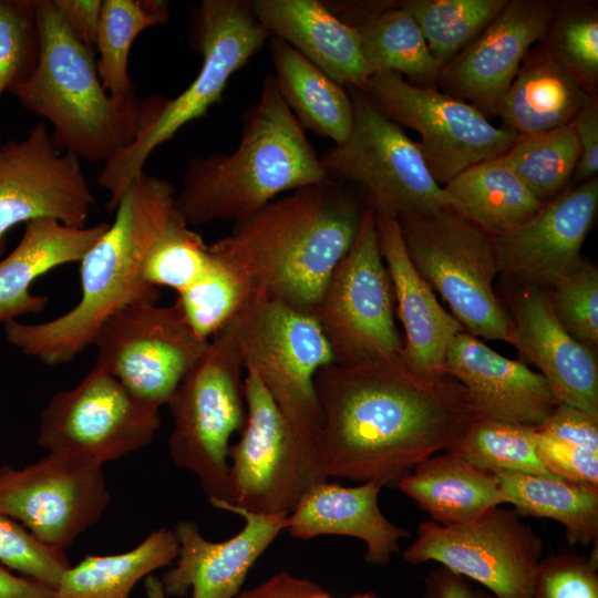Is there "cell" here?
<instances>
[{
    "label": "cell",
    "instance_id": "1",
    "mask_svg": "<svg viewBox=\"0 0 598 598\" xmlns=\"http://www.w3.org/2000/svg\"><path fill=\"white\" fill-rule=\"evenodd\" d=\"M322 423L317 454L323 475L398 484L420 462L451 450L475 408L455 379L422 378L400 357L319 370Z\"/></svg>",
    "mask_w": 598,
    "mask_h": 598
},
{
    "label": "cell",
    "instance_id": "2",
    "mask_svg": "<svg viewBox=\"0 0 598 598\" xmlns=\"http://www.w3.org/2000/svg\"><path fill=\"white\" fill-rule=\"evenodd\" d=\"M368 206L351 186L327 179L235 220L209 249L248 297L312 315L333 269L354 244Z\"/></svg>",
    "mask_w": 598,
    "mask_h": 598
},
{
    "label": "cell",
    "instance_id": "3",
    "mask_svg": "<svg viewBox=\"0 0 598 598\" xmlns=\"http://www.w3.org/2000/svg\"><path fill=\"white\" fill-rule=\"evenodd\" d=\"M176 188L164 178L136 175L125 188L112 224L80 261L81 297L62 316L41 323L4 324L8 341L48 365L72 361L93 344L103 322L120 309L159 300L142 276L143 257L177 212Z\"/></svg>",
    "mask_w": 598,
    "mask_h": 598
},
{
    "label": "cell",
    "instance_id": "4",
    "mask_svg": "<svg viewBox=\"0 0 598 598\" xmlns=\"http://www.w3.org/2000/svg\"><path fill=\"white\" fill-rule=\"evenodd\" d=\"M329 179L272 74L241 117V138L231 153L193 157L176 192L177 210L189 226L237 220L283 193Z\"/></svg>",
    "mask_w": 598,
    "mask_h": 598
},
{
    "label": "cell",
    "instance_id": "5",
    "mask_svg": "<svg viewBox=\"0 0 598 598\" xmlns=\"http://www.w3.org/2000/svg\"><path fill=\"white\" fill-rule=\"evenodd\" d=\"M41 50L33 73L9 90L20 104L45 118L55 148L80 161L105 163L128 146L152 111V97L111 95L92 48L65 25L52 0H35Z\"/></svg>",
    "mask_w": 598,
    "mask_h": 598
},
{
    "label": "cell",
    "instance_id": "6",
    "mask_svg": "<svg viewBox=\"0 0 598 598\" xmlns=\"http://www.w3.org/2000/svg\"><path fill=\"white\" fill-rule=\"evenodd\" d=\"M195 22V39L203 56L198 74L174 99L153 96L150 118L128 146L104 163L97 176V184L110 195V210L144 171L151 154L220 102L230 76L271 39L255 17L250 1L203 0Z\"/></svg>",
    "mask_w": 598,
    "mask_h": 598
},
{
    "label": "cell",
    "instance_id": "7",
    "mask_svg": "<svg viewBox=\"0 0 598 598\" xmlns=\"http://www.w3.org/2000/svg\"><path fill=\"white\" fill-rule=\"evenodd\" d=\"M241 357L225 326L176 388L167 403L173 417L168 453L192 472L210 504H231L230 439L247 420Z\"/></svg>",
    "mask_w": 598,
    "mask_h": 598
},
{
    "label": "cell",
    "instance_id": "8",
    "mask_svg": "<svg viewBox=\"0 0 598 598\" xmlns=\"http://www.w3.org/2000/svg\"><path fill=\"white\" fill-rule=\"evenodd\" d=\"M226 327L245 370L257 374L318 458L322 416L315 379L334 358L317 320L282 302L247 297Z\"/></svg>",
    "mask_w": 598,
    "mask_h": 598
},
{
    "label": "cell",
    "instance_id": "9",
    "mask_svg": "<svg viewBox=\"0 0 598 598\" xmlns=\"http://www.w3.org/2000/svg\"><path fill=\"white\" fill-rule=\"evenodd\" d=\"M406 254L466 332L512 344V321L493 281V236L450 208L398 219Z\"/></svg>",
    "mask_w": 598,
    "mask_h": 598
},
{
    "label": "cell",
    "instance_id": "10",
    "mask_svg": "<svg viewBox=\"0 0 598 598\" xmlns=\"http://www.w3.org/2000/svg\"><path fill=\"white\" fill-rule=\"evenodd\" d=\"M346 87L353 123L348 137L320 156L328 178L361 190L377 215L413 218L447 208L417 142L362 91Z\"/></svg>",
    "mask_w": 598,
    "mask_h": 598
},
{
    "label": "cell",
    "instance_id": "11",
    "mask_svg": "<svg viewBox=\"0 0 598 598\" xmlns=\"http://www.w3.org/2000/svg\"><path fill=\"white\" fill-rule=\"evenodd\" d=\"M395 312L375 213L368 206L354 244L333 269L312 316L334 363L354 365L401 355L403 338L395 326Z\"/></svg>",
    "mask_w": 598,
    "mask_h": 598
},
{
    "label": "cell",
    "instance_id": "12",
    "mask_svg": "<svg viewBox=\"0 0 598 598\" xmlns=\"http://www.w3.org/2000/svg\"><path fill=\"white\" fill-rule=\"evenodd\" d=\"M244 391L246 424L228 452L230 505L254 514L291 513L328 478L313 450L250 370H245Z\"/></svg>",
    "mask_w": 598,
    "mask_h": 598
},
{
    "label": "cell",
    "instance_id": "13",
    "mask_svg": "<svg viewBox=\"0 0 598 598\" xmlns=\"http://www.w3.org/2000/svg\"><path fill=\"white\" fill-rule=\"evenodd\" d=\"M362 92L389 118L420 135L423 158L441 186L475 164L502 156L518 140L474 105L394 72L370 75Z\"/></svg>",
    "mask_w": 598,
    "mask_h": 598
},
{
    "label": "cell",
    "instance_id": "14",
    "mask_svg": "<svg viewBox=\"0 0 598 598\" xmlns=\"http://www.w3.org/2000/svg\"><path fill=\"white\" fill-rule=\"evenodd\" d=\"M208 343L189 326L177 301L128 305L110 316L93 340L95 364L156 409L167 405Z\"/></svg>",
    "mask_w": 598,
    "mask_h": 598
},
{
    "label": "cell",
    "instance_id": "15",
    "mask_svg": "<svg viewBox=\"0 0 598 598\" xmlns=\"http://www.w3.org/2000/svg\"><path fill=\"white\" fill-rule=\"evenodd\" d=\"M542 556V538L516 512L498 507L457 526L423 522L403 551L406 563L436 561L496 598H533Z\"/></svg>",
    "mask_w": 598,
    "mask_h": 598
},
{
    "label": "cell",
    "instance_id": "16",
    "mask_svg": "<svg viewBox=\"0 0 598 598\" xmlns=\"http://www.w3.org/2000/svg\"><path fill=\"white\" fill-rule=\"evenodd\" d=\"M110 501L103 464L91 457L48 453L21 468L0 467V511L52 549L64 551Z\"/></svg>",
    "mask_w": 598,
    "mask_h": 598
},
{
    "label": "cell",
    "instance_id": "17",
    "mask_svg": "<svg viewBox=\"0 0 598 598\" xmlns=\"http://www.w3.org/2000/svg\"><path fill=\"white\" fill-rule=\"evenodd\" d=\"M159 426V409L94 364L75 388L51 398L41 413L38 444L49 453L83 455L104 465L147 446Z\"/></svg>",
    "mask_w": 598,
    "mask_h": 598
},
{
    "label": "cell",
    "instance_id": "18",
    "mask_svg": "<svg viewBox=\"0 0 598 598\" xmlns=\"http://www.w3.org/2000/svg\"><path fill=\"white\" fill-rule=\"evenodd\" d=\"M95 204L81 161L59 152L44 123L0 144V257L8 231L38 218L85 227Z\"/></svg>",
    "mask_w": 598,
    "mask_h": 598
},
{
    "label": "cell",
    "instance_id": "19",
    "mask_svg": "<svg viewBox=\"0 0 598 598\" xmlns=\"http://www.w3.org/2000/svg\"><path fill=\"white\" fill-rule=\"evenodd\" d=\"M597 213V177L567 188L519 227L493 236L499 272L550 290L582 258Z\"/></svg>",
    "mask_w": 598,
    "mask_h": 598
},
{
    "label": "cell",
    "instance_id": "20",
    "mask_svg": "<svg viewBox=\"0 0 598 598\" xmlns=\"http://www.w3.org/2000/svg\"><path fill=\"white\" fill-rule=\"evenodd\" d=\"M555 3L508 0L497 17L457 56L442 66V91L478 109L488 118L516 76L532 45L544 41Z\"/></svg>",
    "mask_w": 598,
    "mask_h": 598
},
{
    "label": "cell",
    "instance_id": "21",
    "mask_svg": "<svg viewBox=\"0 0 598 598\" xmlns=\"http://www.w3.org/2000/svg\"><path fill=\"white\" fill-rule=\"evenodd\" d=\"M217 508L241 516L243 529L227 540L214 543L200 534L196 523L178 522L174 528L178 555L175 565L159 578L168 598L188 592L192 598H235L249 569L287 528L289 513L254 514L230 504Z\"/></svg>",
    "mask_w": 598,
    "mask_h": 598
},
{
    "label": "cell",
    "instance_id": "22",
    "mask_svg": "<svg viewBox=\"0 0 598 598\" xmlns=\"http://www.w3.org/2000/svg\"><path fill=\"white\" fill-rule=\"evenodd\" d=\"M508 315L512 346L522 360L540 370L559 403L598 416L597 352L575 340L560 324L549 290L516 283Z\"/></svg>",
    "mask_w": 598,
    "mask_h": 598
},
{
    "label": "cell",
    "instance_id": "23",
    "mask_svg": "<svg viewBox=\"0 0 598 598\" xmlns=\"http://www.w3.org/2000/svg\"><path fill=\"white\" fill-rule=\"evenodd\" d=\"M443 372L465 388L477 415L488 420L536 427L559 404L539 372L466 331L452 340Z\"/></svg>",
    "mask_w": 598,
    "mask_h": 598
},
{
    "label": "cell",
    "instance_id": "24",
    "mask_svg": "<svg viewBox=\"0 0 598 598\" xmlns=\"http://www.w3.org/2000/svg\"><path fill=\"white\" fill-rule=\"evenodd\" d=\"M379 246L391 277L395 311L404 330L402 362L422 378H441L446 351L465 331L411 262L398 218L375 214Z\"/></svg>",
    "mask_w": 598,
    "mask_h": 598
},
{
    "label": "cell",
    "instance_id": "25",
    "mask_svg": "<svg viewBox=\"0 0 598 598\" xmlns=\"http://www.w3.org/2000/svg\"><path fill=\"white\" fill-rule=\"evenodd\" d=\"M382 486L374 481L352 487L320 483L289 513L286 530L300 539L320 535L355 537L365 543V561L386 565L410 533L381 512L378 498Z\"/></svg>",
    "mask_w": 598,
    "mask_h": 598
},
{
    "label": "cell",
    "instance_id": "26",
    "mask_svg": "<svg viewBox=\"0 0 598 598\" xmlns=\"http://www.w3.org/2000/svg\"><path fill=\"white\" fill-rule=\"evenodd\" d=\"M251 10L271 38L297 52L343 86L365 87L358 30L336 18L319 0H251Z\"/></svg>",
    "mask_w": 598,
    "mask_h": 598
},
{
    "label": "cell",
    "instance_id": "27",
    "mask_svg": "<svg viewBox=\"0 0 598 598\" xmlns=\"http://www.w3.org/2000/svg\"><path fill=\"white\" fill-rule=\"evenodd\" d=\"M107 227H72L52 218L28 221L16 248L0 260V323L42 312L48 298L31 293L33 281L59 266L80 262Z\"/></svg>",
    "mask_w": 598,
    "mask_h": 598
},
{
    "label": "cell",
    "instance_id": "28",
    "mask_svg": "<svg viewBox=\"0 0 598 598\" xmlns=\"http://www.w3.org/2000/svg\"><path fill=\"white\" fill-rule=\"evenodd\" d=\"M525 58L496 107L501 127L518 138L571 123L577 113L597 97L587 93L543 47Z\"/></svg>",
    "mask_w": 598,
    "mask_h": 598
},
{
    "label": "cell",
    "instance_id": "29",
    "mask_svg": "<svg viewBox=\"0 0 598 598\" xmlns=\"http://www.w3.org/2000/svg\"><path fill=\"white\" fill-rule=\"evenodd\" d=\"M396 486L442 526L471 523L504 504L495 476L452 451L420 462Z\"/></svg>",
    "mask_w": 598,
    "mask_h": 598
},
{
    "label": "cell",
    "instance_id": "30",
    "mask_svg": "<svg viewBox=\"0 0 598 598\" xmlns=\"http://www.w3.org/2000/svg\"><path fill=\"white\" fill-rule=\"evenodd\" d=\"M274 79L288 109L303 130L334 144L352 127L353 104L344 86L278 38L269 40Z\"/></svg>",
    "mask_w": 598,
    "mask_h": 598
},
{
    "label": "cell",
    "instance_id": "31",
    "mask_svg": "<svg viewBox=\"0 0 598 598\" xmlns=\"http://www.w3.org/2000/svg\"><path fill=\"white\" fill-rule=\"evenodd\" d=\"M442 187L447 208L492 236L519 227L545 205L501 157L466 168Z\"/></svg>",
    "mask_w": 598,
    "mask_h": 598
},
{
    "label": "cell",
    "instance_id": "32",
    "mask_svg": "<svg viewBox=\"0 0 598 598\" xmlns=\"http://www.w3.org/2000/svg\"><path fill=\"white\" fill-rule=\"evenodd\" d=\"M178 555L174 529L153 530L133 549L87 555L61 576L52 598H128L134 586Z\"/></svg>",
    "mask_w": 598,
    "mask_h": 598
},
{
    "label": "cell",
    "instance_id": "33",
    "mask_svg": "<svg viewBox=\"0 0 598 598\" xmlns=\"http://www.w3.org/2000/svg\"><path fill=\"white\" fill-rule=\"evenodd\" d=\"M493 475L503 503L512 504L518 515L559 522L570 546L597 543L598 487L536 474Z\"/></svg>",
    "mask_w": 598,
    "mask_h": 598
},
{
    "label": "cell",
    "instance_id": "34",
    "mask_svg": "<svg viewBox=\"0 0 598 598\" xmlns=\"http://www.w3.org/2000/svg\"><path fill=\"white\" fill-rule=\"evenodd\" d=\"M368 75L390 71L416 85H436L441 65L401 1L357 29Z\"/></svg>",
    "mask_w": 598,
    "mask_h": 598
},
{
    "label": "cell",
    "instance_id": "35",
    "mask_svg": "<svg viewBox=\"0 0 598 598\" xmlns=\"http://www.w3.org/2000/svg\"><path fill=\"white\" fill-rule=\"evenodd\" d=\"M165 0H103L94 48L96 68L104 89L113 96L135 93L128 73L133 42L146 29L169 19Z\"/></svg>",
    "mask_w": 598,
    "mask_h": 598
},
{
    "label": "cell",
    "instance_id": "36",
    "mask_svg": "<svg viewBox=\"0 0 598 598\" xmlns=\"http://www.w3.org/2000/svg\"><path fill=\"white\" fill-rule=\"evenodd\" d=\"M580 146L573 123L519 137L501 157L525 186L544 204L567 189Z\"/></svg>",
    "mask_w": 598,
    "mask_h": 598
},
{
    "label": "cell",
    "instance_id": "37",
    "mask_svg": "<svg viewBox=\"0 0 598 598\" xmlns=\"http://www.w3.org/2000/svg\"><path fill=\"white\" fill-rule=\"evenodd\" d=\"M508 0H404L427 48L443 65L466 49L497 17Z\"/></svg>",
    "mask_w": 598,
    "mask_h": 598
},
{
    "label": "cell",
    "instance_id": "38",
    "mask_svg": "<svg viewBox=\"0 0 598 598\" xmlns=\"http://www.w3.org/2000/svg\"><path fill=\"white\" fill-rule=\"evenodd\" d=\"M448 451L491 474L509 472L556 477L547 470L537 452L533 426L503 423L476 415Z\"/></svg>",
    "mask_w": 598,
    "mask_h": 598
},
{
    "label": "cell",
    "instance_id": "39",
    "mask_svg": "<svg viewBox=\"0 0 598 598\" xmlns=\"http://www.w3.org/2000/svg\"><path fill=\"white\" fill-rule=\"evenodd\" d=\"M209 261L208 244L177 210L148 246L141 270L151 286L167 287L178 295L203 276Z\"/></svg>",
    "mask_w": 598,
    "mask_h": 598
},
{
    "label": "cell",
    "instance_id": "40",
    "mask_svg": "<svg viewBox=\"0 0 598 598\" xmlns=\"http://www.w3.org/2000/svg\"><path fill=\"white\" fill-rule=\"evenodd\" d=\"M543 49L592 96L598 85V11L587 2L555 4Z\"/></svg>",
    "mask_w": 598,
    "mask_h": 598
},
{
    "label": "cell",
    "instance_id": "41",
    "mask_svg": "<svg viewBox=\"0 0 598 598\" xmlns=\"http://www.w3.org/2000/svg\"><path fill=\"white\" fill-rule=\"evenodd\" d=\"M247 297L238 277L210 251V261L203 276L178 293L176 301L193 330L210 340L229 322Z\"/></svg>",
    "mask_w": 598,
    "mask_h": 598
},
{
    "label": "cell",
    "instance_id": "42",
    "mask_svg": "<svg viewBox=\"0 0 598 598\" xmlns=\"http://www.w3.org/2000/svg\"><path fill=\"white\" fill-rule=\"evenodd\" d=\"M40 50L35 0H0V97L29 79Z\"/></svg>",
    "mask_w": 598,
    "mask_h": 598
},
{
    "label": "cell",
    "instance_id": "43",
    "mask_svg": "<svg viewBox=\"0 0 598 598\" xmlns=\"http://www.w3.org/2000/svg\"><path fill=\"white\" fill-rule=\"evenodd\" d=\"M553 311L579 343L598 349V269L584 258L549 290Z\"/></svg>",
    "mask_w": 598,
    "mask_h": 598
},
{
    "label": "cell",
    "instance_id": "44",
    "mask_svg": "<svg viewBox=\"0 0 598 598\" xmlns=\"http://www.w3.org/2000/svg\"><path fill=\"white\" fill-rule=\"evenodd\" d=\"M0 564L19 575L55 588L71 566L65 551L44 546L27 528L0 511Z\"/></svg>",
    "mask_w": 598,
    "mask_h": 598
},
{
    "label": "cell",
    "instance_id": "45",
    "mask_svg": "<svg viewBox=\"0 0 598 598\" xmlns=\"http://www.w3.org/2000/svg\"><path fill=\"white\" fill-rule=\"evenodd\" d=\"M597 563L564 553L542 559L533 598H598Z\"/></svg>",
    "mask_w": 598,
    "mask_h": 598
},
{
    "label": "cell",
    "instance_id": "46",
    "mask_svg": "<svg viewBox=\"0 0 598 598\" xmlns=\"http://www.w3.org/2000/svg\"><path fill=\"white\" fill-rule=\"evenodd\" d=\"M535 442L543 463L554 476L598 487V450L551 440L536 427Z\"/></svg>",
    "mask_w": 598,
    "mask_h": 598
},
{
    "label": "cell",
    "instance_id": "47",
    "mask_svg": "<svg viewBox=\"0 0 598 598\" xmlns=\"http://www.w3.org/2000/svg\"><path fill=\"white\" fill-rule=\"evenodd\" d=\"M536 431L551 440L598 450V416L559 403Z\"/></svg>",
    "mask_w": 598,
    "mask_h": 598
},
{
    "label": "cell",
    "instance_id": "48",
    "mask_svg": "<svg viewBox=\"0 0 598 598\" xmlns=\"http://www.w3.org/2000/svg\"><path fill=\"white\" fill-rule=\"evenodd\" d=\"M580 156L573 175L576 185L597 177L598 173V101L586 104L573 120Z\"/></svg>",
    "mask_w": 598,
    "mask_h": 598
},
{
    "label": "cell",
    "instance_id": "49",
    "mask_svg": "<svg viewBox=\"0 0 598 598\" xmlns=\"http://www.w3.org/2000/svg\"><path fill=\"white\" fill-rule=\"evenodd\" d=\"M103 0H52L71 33L94 49Z\"/></svg>",
    "mask_w": 598,
    "mask_h": 598
},
{
    "label": "cell",
    "instance_id": "50",
    "mask_svg": "<svg viewBox=\"0 0 598 598\" xmlns=\"http://www.w3.org/2000/svg\"><path fill=\"white\" fill-rule=\"evenodd\" d=\"M235 598H332L316 582L287 571L271 576L260 585L239 592Z\"/></svg>",
    "mask_w": 598,
    "mask_h": 598
},
{
    "label": "cell",
    "instance_id": "51",
    "mask_svg": "<svg viewBox=\"0 0 598 598\" xmlns=\"http://www.w3.org/2000/svg\"><path fill=\"white\" fill-rule=\"evenodd\" d=\"M424 598H496L473 586L467 578L444 567L432 570L425 579Z\"/></svg>",
    "mask_w": 598,
    "mask_h": 598
},
{
    "label": "cell",
    "instance_id": "52",
    "mask_svg": "<svg viewBox=\"0 0 598 598\" xmlns=\"http://www.w3.org/2000/svg\"><path fill=\"white\" fill-rule=\"evenodd\" d=\"M324 7L344 24L358 29L384 10L396 6V1H322Z\"/></svg>",
    "mask_w": 598,
    "mask_h": 598
},
{
    "label": "cell",
    "instance_id": "53",
    "mask_svg": "<svg viewBox=\"0 0 598 598\" xmlns=\"http://www.w3.org/2000/svg\"><path fill=\"white\" fill-rule=\"evenodd\" d=\"M54 588L0 564V598H52Z\"/></svg>",
    "mask_w": 598,
    "mask_h": 598
},
{
    "label": "cell",
    "instance_id": "54",
    "mask_svg": "<svg viewBox=\"0 0 598 598\" xmlns=\"http://www.w3.org/2000/svg\"><path fill=\"white\" fill-rule=\"evenodd\" d=\"M144 588L147 598H168L163 590L161 579L153 574L144 579Z\"/></svg>",
    "mask_w": 598,
    "mask_h": 598
},
{
    "label": "cell",
    "instance_id": "55",
    "mask_svg": "<svg viewBox=\"0 0 598 598\" xmlns=\"http://www.w3.org/2000/svg\"><path fill=\"white\" fill-rule=\"evenodd\" d=\"M350 598H378L372 592H365V594H357V595H353L352 597Z\"/></svg>",
    "mask_w": 598,
    "mask_h": 598
}]
</instances>
